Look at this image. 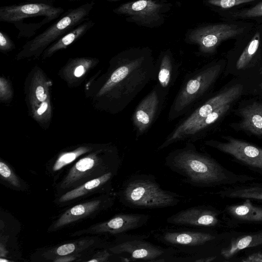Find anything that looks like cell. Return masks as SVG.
<instances>
[{"label": "cell", "instance_id": "obj_39", "mask_svg": "<svg viewBox=\"0 0 262 262\" xmlns=\"http://www.w3.org/2000/svg\"><path fill=\"white\" fill-rule=\"evenodd\" d=\"M84 72V68L82 66H79L76 68L74 71V75L76 77L81 76Z\"/></svg>", "mask_w": 262, "mask_h": 262}, {"label": "cell", "instance_id": "obj_22", "mask_svg": "<svg viewBox=\"0 0 262 262\" xmlns=\"http://www.w3.org/2000/svg\"><path fill=\"white\" fill-rule=\"evenodd\" d=\"M239 114L242 117L239 128L262 137V103L248 105L241 110Z\"/></svg>", "mask_w": 262, "mask_h": 262}, {"label": "cell", "instance_id": "obj_3", "mask_svg": "<svg viewBox=\"0 0 262 262\" xmlns=\"http://www.w3.org/2000/svg\"><path fill=\"white\" fill-rule=\"evenodd\" d=\"M124 206L140 209L173 207L182 201V196L163 189L151 174L136 173L122 184L117 194Z\"/></svg>", "mask_w": 262, "mask_h": 262}, {"label": "cell", "instance_id": "obj_16", "mask_svg": "<svg viewBox=\"0 0 262 262\" xmlns=\"http://www.w3.org/2000/svg\"><path fill=\"white\" fill-rule=\"evenodd\" d=\"M150 217L149 215L145 214L119 213L106 221L94 224L85 229L76 231L72 235L123 234L143 226L148 222Z\"/></svg>", "mask_w": 262, "mask_h": 262}, {"label": "cell", "instance_id": "obj_7", "mask_svg": "<svg viewBox=\"0 0 262 262\" xmlns=\"http://www.w3.org/2000/svg\"><path fill=\"white\" fill-rule=\"evenodd\" d=\"M145 234H120L116 242L108 250L113 254H126L130 260H140L151 262L169 261L179 253L172 247L163 248L147 241Z\"/></svg>", "mask_w": 262, "mask_h": 262}, {"label": "cell", "instance_id": "obj_21", "mask_svg": "<svg viewBox=\"0 0 262 262\" xmlns=\"http://www.w3.org/2000/svg\"><path fill=\"white\" fill-rule=\"evenodd\" d=\"M248 183L225 187L215 194L223 198L249 199L262 202V183Z\"/></svg>", "mask_w": 262, "mask_h": 262}, {"label": "cell", "instance_id": "obj_26", "mask_svg": "<svg viewBox=\"0 0 262 262\" xmlns=\"http://www.w3.org/2000/svg\"><path fill=\"white\" fill-rule=\"evenodd\" d=\"M89 150V148L82 147L73 151L62 154L56 159L52 165L49 166L48 168L49 172L52 175L57 174L64 167Z\"/></svg>", "mask_w": 262, "mask_h": 262}, {"label": "cell", "instance_id": "obj_38", "mask_svg": "<svg viewBox=\"0 0 262 262\" xmlns=\"http://www.w3.org/2000/svg\"><path fill=\"white\" fill-rule=\"evenodd\" d=\"M48 108V103L46 102H43L40 107L38 108L37 113L38 115L42 114Z\"/></svg>", "mask_w": 262, "mask_h": 262}, {"label": "cell", "instance_id": "obj_31", "mask_svg": "<svg viewBox=\"0 0 262 262\" xmlns=\"http://www.w3.org/2000/svg\"><path fill=\"white\" fill-rule=\"evenodd\" d=\"M108 250L104 249L94 254L90 259L84 260L87 262H106L109 261L112 255Z\"/></svg>", "mask_w": 262, "mask_h": 262}, {"label": "cell", "instance_id": "obj_32", "mask_svg": "<svg viewBox=\"0 0 262 262\" xmlns=\"http://www.w3.org/2000/svg\"><path fill=\"white\" fill-rule=\"evenodd\" d=\"M14 43L9 36L5 32L0 31V49L6 51L14 47Z\"/></svg>", "mask_w": 262, "mask_h": 262}, {"label": "cell", "instance_id": "obj_13", "mask_svg": "<svg viewBox=\"0 0 262 262\" xmlns=\"http://www.w3.org/2000/svg\"><path fill=\"white\" fill-rule=\"evenodd\" d=\"M243 30L244 28L234 24L208 25L190 30L187 35L186 41L197 45L201 53L211 54L223 41L235 37Z\"/></svg>", "mask_w": 262, "mask_h": 262}, {"label": "cell", "instance_id": "obj_9", "mask_svg": "<svg viewBox=\"0 0 262 262\" xmlns=\"http://www.w3.org/2000/svg\"><path fill=\"white\" fill-rule=\"evenodd\" d=\"M170 4L160 0H138L124 3L113 10L126 16V20L138 25L152 28L162 25Z\"/></svg>", "mask_w": 262, "mask_h": 262}, {"label": "cell", "instance_id": "obj_4", "mask_svg": "<svg viewBox=\"0 0 262 262\" xmlns=\"http://www.w3.org/2000/svg\"><path fill=\"white\" fill-rule=\"evenodd\" d=\"M222 70V64L214 63L186 75L171 104L168 120L171 121L185 115L198 106L219 77Z\"/></svg>", "mask_w": 262, "mask_h": 262}, {"label": "cell", "instance_id": "obj_1", "mask_svg": "<svg viewBox=\"0 0 262 262\" xmlns=\"http://www.w3.org/2000/svg\"><path fill=\"white\" fill-rule=\"evenodd\" d=\"M102 89L109 93L114 111L124 110L152 81H156V62L148 48H134L119 53Z\"/></svg>", "mask_w": 262, "mask_h": 262}, {"label": "cell", "instance_id": "obj_2", "mask_svg": "<svg viewBox=\"0 0 262 262\" xmlns=\"http://www.w3.org/2000/svg\"><path fill=\"white\" fill-rule=\"evenodd\" d=\"M165 165L198 187L231 186L249 182L256 178L232 172L206 153L198 151L193 142L171 151L165 159Z\"/></svg>", "mask_w": 262, "mask_h": 262}, {"label": "cell", "instance_id": "obj_10", "mask_svg": "<svg viewBox=\"0 0 262 262\" xmlns=\"http://www.w3.org/2000/svg\"><path fill=\"white\" fill-rule=\"evenodd\" d=\"M159 242L176 249L179 252L195 254L217 237L213 233L194 230L165 229L152 231Z\"/></svg>", "mask_w": 262, "mask_h": 262}, {"label": "cell", "instance_id": "obj_35", "mask_svg": "<svg viewBox=\"0 0 262 262\" xmlns=\"http://www.w3.org/2000/svg\"><path fill=\"white\" fill-rule=\"evenodd\" d=\"M36 96L39 101H42L46 99V95L44 94V89L42 86H37L36 90Z\"/></svg>", "mask_w": 262, "mask_h": 262}, {"label": "cell", "instance_id": "obj_18", "mask_svg": "<svg viewBox=\"0 0 262 262\" xmlns=\"http://www.w3.org/2000/svg\"><path fill=\"white\" fill-rule=\"evenodd\" d=\"M117 174V172H110L100 177L90 180L58 195L55 202L58 205H63L74 203L85 196L96 193H112V182Z\"/></svg>", "mask_w": 262, "mask_h": 262}, {"label": "cell", "instance_id": "obj_5", "mask_svg": "<svg viewBox=\"0 0 262 262\" xmlns=\"http://www.w3.org/2000/svg\"><path fill=\"white\" fill-rule=\"evenodd\" d=\"M121 160L117 149L106 148L100 154L84 157L70 169L62 180L57 183L58 195L110 172H117Z\"/></svg>", "mask_w": 262, "mask_h": 262}, {"label": "cell", "instance_id": "obj_42", "mask_svg": "<svg viewBox=\"0 0 262 262\" xmlns=\"http://www.w3.org/2000/svg\"><path fill=\"white\" fill-rule=\"evenodd\" d=\"M260 87L262 88V83L260 84Z\"/></svg>", "mask_w": 262, "mask_h": 262}, {"label": "cell", "instance_id": "obj_15", "mask_svg": "<svg viewBox=\"0 0 262 262\" xmlns=\"http://www.w3.org/2000/svg\"><path fill=\"white\" fill-rule=\"evenodd\" d=\"M61 7H55L37 3H24L0 7V21L13 24L21 23L24 19L42 17L51 22L58 18L63 12Z\"/></svg>", "mask_w": 262, "mask_h": 262}, {"label": "cell", "instance_id": "obj_30", "mask_svg": "<svg viewBox=\"0 0 262 262\" xmlns=\"http://www.w3.org/2000/svg\"><path fill=\"white\" fill-rule=\"evenodd\" d=\"M254 1L256 0H208L207 2L212 6L223 9H227Z\"/></svg>", "mask_w": 262, "mask_h": 262}, {"label": "cell", "instance_id": "obj_19", "mask_svg": "<svg viewBox=\"0 0 262 262\" xmlns=\"http://www.w3.org/2000/svg\"><path fill=\"white\" fill-rule=\"evenodd\" d=\"M157 84L169 92L179 75V66L169 50L162 52L156 62Z\"/></svg>", "mask_w": 262, "mask_h": 262}, {"label": "cell", "instance_id": "obj_11", "mask_svg": "<svg viewBox=\"0 0 262 262\" xmlns=\"http://www.w3.org/2000/svg\"><path fill=\"white\" fill-rule=\"evenodd\" d=\"M168 93L157 83L138 103L132 116L136 140L146 133L158 119Z\"/></svg>", "mask_w": 262, "mask_h": 262}, {"label": "cell", "instance_id": "obj_34", "mask_svg": "<svg viewBox=\"0 0 262 262\" xmlns=\"http://www.w3.org/2000/svg\"><path fill=\"white\" fill-rule=\"evenodd\" d=\"M242 261L243 262H262V253H253L242 259Z\"/></svg>", "mask_w": 262, "mask_h": 262}, {"label": "cell", "instance_id": "obj_12", "mask_svg": "<svg viewBox=\"0 0 262 262\" xmlns=\"http://www.w3.org/2000/svg\"><path fill=\"white\" fill-rule=\"evenodd\" d=\"M226 141L207 140L205 145L231 156L238 163L262 177V148L231 136L222 137Z\"/></svg>", "mask_w": 262, "mask_h": 262}, {"label": "cell", "instance_id": "obj_28", "mask_svg": "<svg viewBox=\"0 0 262 262\" xmlns=\"http://www.w3.org/2000/svg\"><path fill=\"white\" fill-rule=\"evenodd\" d=\"M260 42V33L256 32L246 47L238 58L236 68L237 70L245 68L250 63L257 52Z\"/></svg>", "mask_w": 262, "mask_h": 262}, {"label": "cell", "instance_id": "obj_8", "mask_svg": "<svg viewBox=\"0 0 262 262\" xmlns=\"http://www.w3.org/2000/svg\"><path fill=\"white\" fill-rule=\"evenodd\" d=\"M95 5V1H92L69 9L62 17L47 29L29 41L24 46L23 52L38 53L41 51L51 43L85 21Z\"/></svg>", "mask_w": 262, "mask_h": 262}, {"label": "cell", "instance_id": "obj_29", "mask_svg": "<svg viewBox=\"0 0 262 262\" xmlns=\"http://www.w3.org/2000/svg\"><path fill=\"white\" fill-rule=\"evenodd\" d=\"M232 16L240 18H250L262 16V2L250 9L235 12Z\"/></svg>", "mask_w": 262, "mask_h": 262}, {"label": "cell", "instance_id": "obj_36", "mask_svg": "<svg viewBox=\"0 0 262 262\" xmlns=\"http://www.w3.org/2000/svg\"><path fill=\"white\" fill-rule=\"evenodd\" d=\"M216 256H208L207 257H201L199 258L194 259L191 260V261H194V262H209V261H212L214 260L216 258Z\"/></svg>", "mask_w": 262, "mask_h": 262}, {"label": "cell", "instance_id": "obj_25", "mask_svg": "<svg viewBox=\"0 0 262 262\" xmlns=\"http://www.w3.org/2000/svg\"><path fill=\"white\" fill-rule=\"evenodd\" d=\"M95 24L94 21L88 18L83 23L64 34L49 47L46 51L47 54L49 55L58 50L66 48L85 34Z\"/></svg>", "mask_w": 262, "mask_h": 262}, {"label": "cell", "instance_id": "obj_37", "mask_svg": "<svg viewBox=\"0 0 262 262\" xmlns=\"http://www.w3.org/2000/svg\"><path fill=\"white\" fill-rule=\"evenodd\" d=\"M30 3H43L49 5H53L54 0H26Z\"/></svg>", "mask_w": 262, "mask_h": 262}, {"label": "cell", "instance_id": "obj_20", "mask_svg": "<svg viewBox=\"0 0 262 262\" xmlns=\"http://www.w3.org/2000/svg\"><path fill=\"white\" fill-rule=\"evenodd\" d=\"M246 199L241 204L227 206L226 213L234 220L241 222L262 223V206L255 205Z\"/></svg>", "mask_w": 262, "mask_h": 262}, {"label": "cell", "instance_id": "obj_40", "mask_svg": "<svg viewBox=\"0 0 262 262\" xmlns=\"http://www.w3.org/2000/svg\"><path fill=\"white\" fill-rule=\"evenodd\" d=\"M69 1H71V2H76V1H79L80 0H68Z\"/></svg>", "mask_w": 262, "mask_h": 262}, {"label": "cell", "instance_id": "obj_6", "mask_svg": "<svg viewBox=\"0 0 262 262\" xmlns=\"http://www.w3.org/2000/svg\"><path fill=\"white\" fill-rule=\"evenodd\" d=\"M243 90V85L236 84L199 104L180 120L157 150H162L177 142H185L189 134L212 112L224 104L232 103L241 96Z\"/></svg>", "mask_w": 262, "mask_h": 262}, {"label": "cell", "instance_id": "obj_24", "mask_svg": "<svg viewBox=\"0 0 262 262\" xmlns=\"http://www.w3.org/2000/svg\"><path fill=\"white\" fill-rule=\"evenodd\" d=\"M262 246V230L234 238L227 247L222 249L221 254L229 258L244 249Z\"/></svg>", "mask_w": 262, "mask_h": 262}, {"label": "cell", "instance_id": "obj_27", "mask_svg": "<svg viewBox=\"0 0 262 262\" xmlns=\"http://www.w3.org/2000/svg\"><path fill=\"white\" fill-rule=\"evenodd\" d=\"M1 179L11 188L17 190H25L26 185L12 169L4 161H0Z\"/></svg>", "mask_w": 262, "mask_h": 262}, {"label": "cell", "instance_id": "obj_41", "mask_svg": "<svg viewBox=\"0 0 262 262\" xmlns=\"http://www.w3.org/2000/svg\"><path fill=\"white\" fill-rule=\"evenodd\" d=\"M107 1H120V0H106Z\"/></svg>", "mask_w": 262, "mask_h": 262}, {"label": "cell", "instance_id": "obj_17", "mask_svg": "<svg viewBox=\"0 0 262 262\" xmlns=\"http://www.w3.org/2000/svg\"><path fill=\"white\" fill-rule=\"evenodd\" d=\"M218 210L210 206L200 205L182 210L169 216L167 223L186 227H211L219 224Z\"/></svg>", "mask_w": 262, "mask_h": 262}, {"label": "cell", "instance_id": "obj_23", "mask_svg": "<svg viewBox=\"0 0 262 262\" xmlns=\"http://www.w3.org/2000/svg\"><path fill=\"white\" fill-rule=\"evenodd\" d=\"M98 242L95 237H89L65 243L45 251L42 256L52 260L56 257L73 254H78L90 249Z\"/></svg>", "mask_w": 262, "mask_h": 262}, {"label": "cell", "instance_id": "obj_14", "mask_svg": "<svg viewBox=\"0 0 262 262\" xmlns=\"http://www.w3.org/2000/svg\"><path fill=\"white\" fill-rule=\"evenodd\" d=\"M114 192L102 194L88 201L73 206L66 210L49 228V232L57 231L70 224L93 216L113 206Z\"/></svg>", "mask_w": 262, "mask_h": 262}, {"label": "cell", "instance_id": "obj_33", "mask_svg": "<svg viewBox=\"0 0 262 262\" xmlns=\"http://www.w3.org/2000/svg\"><path fill=\"white\" fill-rule=\"evenodd\" d=\"M81 256V254L79 253L70 254L56 257L52 261L54 262H68L75 260L76 261L77 260V259L80 258Z\"/></svg>", "mask_w": 262, "mask_h": 262}]
</instances>
